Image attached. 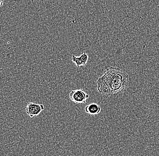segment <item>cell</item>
I'll return each mask as SVG.
<instances>
[{
    "instance_id": "2",
    "label": "cell",
    "mask_w": 159,
    "mask_h": 156,
    "mask_svg": "<svg viewBox=\"0 0 159 156\" xmlns=\"http://www.w3.org/2000/svg\"><path fill=\"white\" fill-rule=\"evenodd\" d=\"M69 98L75 103L84 104L87 102L89 95L83 89H76L71 91L69 94Z\"/></svg>"
},
{
    "instance_id": "3",
    "label": "cell",
    "mask_w": 159,
    "mask_h": 156,
    "mask_svg": "<svg viewBox=\"0 0 159 156\" xmlns=\"http://www.w3.org/2000/svg\"><path fill=\"white\" fill-rule=\"evenodd\" d=\"M45 109L43 104L29 103L26 107V112L31 118H33L39 115Z\"/></svg>"
},
{
    "instance_id": "5",
    "label": "cell",
    "mask_w": 159,
    "mask_h": 156,
    "mask_svg": "<svg viewBox=\"0 0 159 156\" xmlns=\"http://www.w3.org/2000/svg\"><path fill=\"white\" fill-rule=\"evenodd\" d=\"M71 60H72V61L75 64V65L77 66V67L83 66V62H82V59H81L80 56L79 57H76V56H75L74 55H72L71 56Z\"/></svg>"
},
{
    "instance_id": "4",
    "label": "cell",
    "mask_w": 159,
    "mask_h": 156,
    "mask_svg": "<svg viewBox=\"0 0 159 156\" xmlns=\"http://www.w3.org/2000/svg\"><path fill=\"white\" fill-rule=\"evenodd\" d=\"M101 107L96 103H93L87 105L84 108L85 112L91 116L98 115L101 112Z\"/></svg>"
},
{
    "instance_id": "1",
    "label": "cell",
    "mask_w": 159,
    "mask_h": 156,
    "mask_svg": "<svg viewBox=\"0 0 159 156\" xmlns=\"http://www.w3.org/2000/svg\"><path fill=\"white\" fill-rule=\"evenodd\" d=\"M129 82L127 72L117 67H109L104 70L103 75L97 80V90L107 97L114 96L125 90Z\"/></svg>"
},
{
    "instance_id": "7",
    "label": "cell",
    "mask_w": 159,
    "mask_h": 156,
    "mask_svg": "<svg viewBox=\"0 0 159 156\" xmlns=\"http://www.w3.org/2000/svg\"><path fill=\"white\" fill-rule=\"evenodd\" d=\"M4 4V0H0V7L3 6Z\"/></svg>"
},
{
    "instance_id": "6",
    "label": "cell",
    "mask_w": 159,
    "mask_h": 156,
    "mask_svg": "<svg viewBox=\"0 0 159 156\" xmlns=\"http://www.w3.org/2000/svg\"><path fill=\"white\" fill-rule=\"evenodd\" d=\"M80 56L81 59H82V62H83V66H85L87 64V61H88L89 56L86 52H82Z\"/></svg>"
}]
</instances>
